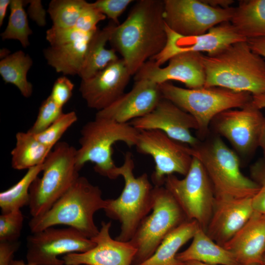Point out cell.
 <instances>
[{
    "label": "cell",
    "instance_id": "1",
    "mask_svg": "<svg viewBox=\"0 0 265 265\" xmlns=\"http://www.w3.org/2000/svg\"><path fill=\"white\" fill-rule=\"evenodd\" d=\"M163 10V0H138L126 20L113 30L109 42L132 75L166 45Z\"/></svg>",
    "mask_w": 265,
    "mask_h": 265
},
{
    "label": "cell",
    "instance_id": "2",
    "mask_svg": "<svg viewBox=\"0 0 265 265\" xmlns=\"http://www.w3.org/2000/svg\"><path fill=\"white\" fill-rule=\"evenodd\" d=\"M205 87L217 86L252 95L265 93V59L246 41L237 42L213 55H204Z\"/></svg>",
    "mask_w": 265,
    "mask_h": 265
},
{
    "label": "cell",
    "instance_id": "3",
    "mask_svg": "<svg viewBox=\"0 0 265 265\" xmlns=\"http://www.w3.org/2000/svg\"><path fill=\"white\" fill-rule=\"evenodd\" d=\"M105 205L101 189L85 177L79 176L48 211L31 218L29 228L32 233L63 225L75 228L91 238L99 231L94 221V214L104 210Z\"/></svg>",
    "mask_w": 265,
    "mask_h": 265
},
{
    "label": "cell",
    "instance_id": "4",
    "mask_svg": "<svg viewBox=\"0 0 265 265\" xmlns=\"http://www.w3.org/2000/svg\"><path fill=\"white\" fill-rule=\"evenodd\" d=\"M191 148L206 171L216 200L252 198L259 190L257 184L241 172L237 153L220 136L216 134Z\"/></svg>",
    "mask_w": 265,
    "mask_h": 265
},
{
    "label": "cell",
    "instance_id": "5",
    "mask_svg": "<svg viewBox=\"0 0 265 265\" xmlns=\"http://www.w3.org/2000/svg\"><path fill=\"white\" fill-rule=\"evenodd\" d=\"M134 160L127 152L123 164L116 169V174L124 181L123 189L116 199H106L104 211L106 215L121 223L120 232L115 239L128 241L133 237L143 219L152 210L153 188L146 173L135 177Z\"/></svg>",
    "mask_w": 265,
    "mask_h": 265
},
{
    "label": "cell",
    "instance_id": "6",
    "mask_svg": "<svg viewBox=\"0 0 265 265\" xmlns=\"http://www.w3.org/2000/svg\"><path fill=\"white\" fill-rule=\"evenodd\" d=\"M139 132L129 123L95 117L80 131V147L76 157L77 169L80 171L86 163L91 162L97 173L110 179H116L117 166L112 159V146L122 141L129 147L135 146Z\"/></svg>",
    "mask_w": 265,
    "mask_h": 265
},
{
    "label": "cell",
    "instance_id": "7",
    "mask_svg": "<svg viewBox=\"0 0 265 265\" xmlns=\"http://www.w3.org/2000/svg\"><path fill=\"white\" fill-rule=\"evenodd\" d=\"M162 98L168 100L192 115L198 125V136L205 138L211 123L220 113L230 109L243 107L250 103L252 95L217 87L184 88L172 83L159 84Z\"/></svg>",
    "mask_w": 265,
    "mask_h": 265
},
{
    "label": "cell",
    "instance_id": "8",
    "mask_svg": "<svg viewBox=\"0 0 265 265\" xmlns=\"http://www.w3.org/2000/svg\"><path fill=\"white\" fill-rule=\"evenodd\" d=\"M77 149L66 142H58L44 162L43 174L29 188V212L32 217L47 211L79 177L76 167Z\"/></svg>",
    "mask_w": 265,
    "mask_h": 265
},
{
    "label": "cell",
    "instance_id": "9",
    "mask_svg": "<svg viewBox=\"0 0 265 265\" xmlns=\"http://www.w3.org/2000/svg\"><path fill=\"white\" fill-rule=\"evenodd\" d=\"M152 212L141 221L129 241L137 249L132 265L151 257L165 237L187 220L170 192L163 186H154Z\"/></svg>",
    "mask_w": 265,
    "mask_h": 265
},
{
    "label": "cell",
    "instance_id": "10",
    "mask_svg": "<svg viewBox=\"0 0 265 265\" xmlns=\"http://www.w3.org/2000/svg\"><path fill=\"white\" fill-rule=\"evenodd\" d=\"M164 186L182 210L187 219L195 220L205 231L215 203L213 189L201 161L193 157L183 179L173 174L166 177Z\"/></svg>",
    "mask_w": 265,
    "mask_h": 265
},
{
    "label": "cell",
    "instance_id": "11",
    "mask_svg": "<svg viewBox=\"0 0 265 265\" xmlns=\"http://www.w3.org/2000/svg\"><path fill=\"white\" fill-rule=\"evenodd\" d=\"M135 146L138 152L149 155L154 159L151 181L154 186H163L166 177L174 173L185 176L192 162L191 147L160 130L139 131Z\"/></svg>",
    "mask_w": 265,
    "mask_h": 265
},
{
    "label": "cell",
    "instance_id": "12",
    "mask_svg": "<svg viewBox=\"0 0 265 265\" xmlns=\"http://www.w3.org/2000/svg\"><path fill=\"white\" fill-rule=\"evenodd\" d=\"M96 245L77 229L50 227L26 238V263L34 265H64L60 255L83 253Z\"/></svg>",
    "mask_w": 265,
    "mask_h": 265
},
{
    "label": "cell",
    "instance_id": "13",
    "mask_svg": "<svg viewBox=\"0 0 265 265\" xmlns=\"http://www.w3.org/2000/svg\"><path fill=\"white\" fill-rule=\"evenodd\" d=\"M163 18L173 31L183 36L204 34L212 27L230 22L234 7H212L203 0H164Z\"/></svg>",
    "mask_w": 265,
    "mask_h": 265
},
{
    "label": "cell",
    "instance_id": "14",
    "mask_svg": "<svg viewBox=\"0 0 265 265\" xmlns=\"http://www.w3.org/2000/svg\"><path fill=\"white\" fill-rule=\"evenodd\" d=\"M265 117L252 101L239 109L225 110L216 116L210 126L215 134L225 138L242 156H249L259 147Z\"/></svg>",
    "mask_w": 265,
    "mask_h": 265
},
{
    "label": "cell",
    "instance_id": "15",
    "mask_svg": "<svg viewBox=\"0 0 265 265\" xmlns=\"http://www.w3.org/2000/svg\"><path fill=\"white\" fill-rule=\"evenodd\" d=\"M167 41L163 49L149 60L161 66L174 55L183 52H206L211 55L229 45L246 41L240 35L230 22L219 24L207 32L198 35L183 36L170 29L165 24Z\"/></svg>",
    "mask_w": 265,
    "mask_h": 265
},
{
    "label": "cell",
    "instance_id": "16",
    "mask_svg": "<svg viewBox=\"0 0 265 265\" xmlns=\"http://www.w3.org/2000/svg\"><path fill=\"white\" fill-rule=\"evenodd\" d=\"M129 123L139 131L158 130L171 138L191 148L201 142L191 130H198L194 118L171 101L162 98L148 114Z\"/></svg>",
    "mask_w": 265,
    "mask_h": 265
},
{
    "label": "cell",
    "instance_id": "17",
    "mask_svg": "<svg viewBox=\"0 0 265 265\" xmlns=\"http://www.w3.org/2000/svg\"><path fill=\"white\" fill-rule=\"evenodd\" d=\"M202 56L201 53H181L171 57L164 67L148 60L134 75V80L146 79L158 84L176 80L184 83L187 88L203 87L206 73Z\"/></svg>",
    "mask_w": 265,
    "mask_h": 265
},
{
    "label": "cell",
    "instance_id": "18",
    "mask_svg": "<svg viewBox=\"0 0 265 265\" xmlns=\"http://www.w3.org/2000/svg\"><path fill=\"white\" fill-rule=\"evenodd\" d=\"M131 76L124 60L119 58L92 77L81 80L79 90L87 106L98 111L124 93Z\"/></svg>",
    "mask_w": 265,
    "mask_h": 265
},
{
    "label": "cell",
    "instance_id": "19",
    "mask_svg": "<svg viewBox=\"0 0 265 265\" xmlns=\"http://www.w3.org/2000/svg\"><path fill=\"white\" fill-rule=\"evenodd\" d=\"M111 225L110 221H102L98 233L91 238L96 245L85 252L63 256L64 265H132L136 248L129 241L113 239Z\"/></svg>",
    "mask_w": 265,
    "mask_h": 265
},
{
    "label": "cell",
    "instance_id": "20",
    "mask_svg": "<svg viewBox=\"0 0 265 265\" xmlns=\"http://www.w3.org/2000/svg\"><path fill=\"white\" fill-rule=\"evenodd\" d=\"M162 99L159 84L146 79L135 80L129 92L97 111L96 117L128 123L150 113Z\"/></svg>",
    "mask_w": 265,
    "mask_h": 265
},
{
    "label": "cell",
    "instance_id": "21",
    "mask_svg": "<svg viewBox=\"0 0 265 265\" xmlns=\"http://www.w3.org/2000/svg\"><path fill=\"white\" fill-rule=\"evenodd\" d=\"M254 212L252 198L215 200L207 234L223 246L245 224Z\"/></svg>",
    "mask_w": 265,
    "mask_h": 265
},
{
    "label": "cell",
    "instance_id": "22",
    "mask_svg": "<svg viewBox=\"0 0 265 265\" xmlns=\"http://www.w3.org/2000/svg\"><path fill=\"white\" fill-rule=\"evenodd\" d=\"M240 265H264L265 213L254 211L250 218L223 246Z\"/></svg>",
    "mask_w": 265,
    "mask_h": 265
},
{
    "label": "cell",
    "instance_id": "23",
    "mask_svg": "<svg viewBox=\"0 0 265 265\" xmlns=\"http://www.w3.org/2000/svg\"><path fill=\"white\" fill-rule=\"evenodd\" d=\"M176 258L183 263L196 261L209 265H240L231 252L213 241L201 227L191 244L178 253Z\"/></svg>",
    "mask_w": 265,
    "mask_h": 265
},
{
    "label": "cell",
    "instance_id": "24",
    "mask_svg": "<svg viewBox=\"0 0 265 265\" xmlns=\"http://www.w3.org/2000/svg\"><path fill=\"white\" fill-rule=\"evenodd\" d=\"M96 31L75 41L59 46H50L44 49L43 53L48 64L57 72L64 75H79L89 42Z\"/></svg>",
    "mask_w": 265,
    "mask_h": 265
},
{
    "label": "cell",
    "instance_id": "25",
    "mask_svg": "<svg viewBox=\"0 0 265 265\" xmlns=\"http://www.w3.org/2000/svg\"><path fill=\"white\" fill-rule=\"evenodd\" d=\"M110 21L102 29L94 32L89 42L84 60L79 74L81 80L88 79L104 69L108 64L119 59L113 49H107L106 45L109 41L117 26Z\"/></svg>",
    "mask_w": 265,
    "mask_h": 265
},
{
    "label": "cell",
    "instance_id": "26",
    "mask_svg": "<svg viewBox=\"0 0 265 265\" xmlns=\"http://www.w3.org/2000/svg\"><path fill=\"white\" fill-rule=\"evenodd\" d=\"M200 227L195 220L186 221L165 237L151 257L137 265H184L177 259V252Z\"/></svg>",
    "mask_w": 265,
    "mask_h": 265
},
{
    "label": "cell",
    "instance_id": "27",
    "mask_svg": "<svg viewBox=\"0 0 265 265\" xmlns=\"http://www.w3.org/2000/svg\"><path fill=\"white\" fill-rule=\"evenodd\" d=\"M230 23L246 40L265 37V0H240Z\"/></svg>",
    "mask_w": 265,
    "mask_h": 265
},
{
    "label": "cell",
    "instance_id": "28",
    "mask_svg": "<svg viewBox=\"0 0 265 265\" xmlns=\"http://www.w3.org/2000/svg\"><path fill=\"white\" fill-rule=\"evenodd\" d=\"M16 141L15 147L11 152V165L14 169H28L42 164L52 151L28 131L18 132Z\"/></svg>",
    "mask_w": 265,
    "mask_h": 265
},
{
    "label": "cell",
    "instance_id": "29",
    "mask_svg": "<svg viewBox=\"0 0 265 265\" xmlns=\"http://www.w3.org/2000/svg\"><path fill=\"white\" fill-rule=\"evenodd\" d=\"M33 64L30 56L19 50L0 61V74L6 83L16 86L25 98L30 97L33 85L27 79L28 71Z\"/></svg>",
    "mask_w": 265,
    "mask_h": 265
},
{
    "label": "cell",
    "instance_id": "30",
    "mask_svg": "<svg viewBox=\"0 0 265 265\" xmlns=\"http://www.w3.org/2000/svg\"><path fill=\"white\" fill-rule=\"evenodd\" d=\"M44 163L27 169L16 184L0 193L1 213L19 210L29 203V188L34 180L43 171Z\"/></svg>",
    "mask_w": 265,
    "mask_h": 265
},
{
    "label": "cell",
    "instance_id": "31",
    "mask_svg": "<svg viewBox=\"0 0 265 265\" xmlns=\"http://www.w3.org/2000/svg\"><path fill=\"white\" fill-rule=\"evenodd\" d=\"M25 0H11L10 4V13L8 24L0 34L1 39L18 40L24 48L29 46L28 37L32 34L27 14L24 9Z\"/></svg>",
    "mask_w": 265,
    "mask_h": 265
},
{
    "label": "cell",
    "instance_id": "32",
    "mask_svg": "<svg viewBox=\"0 0 265 265\" xmlns=\"http://www.w3.org/2000/svg\"><path fill=\"white\" fill-rule=\"evenodd\" d=\"M84 0H52L47 10L53 26L60 28L75 27L87 3Z\"/></svg>",
    "mask_w": 265,
    "mask_h": 265
},
{
    "label": "cell",
    "instance_id": "33",
    "mask_svg": "<svg viewBox=\"0 0 265 265\" xmlns=\"http://www.w3.org/2000/svg\"><path fill=\"white\" fill-rule=\"evenodd\" d=\"M78 120L76 113H63L59 118L43 132L34 134L45 146L52 149L66 131Z\"/></svg>",
    "mask_w": 265,
    "mask_h": 265
},
{
    "label": "cell",
    "instance_id": "34",
    "mask_svg": "<svg viewBox=\"0 0 265 265\" xmlns=\"http://www.w3.org/2000/svg\"><path fill=\"white\" fill-rule=\"evenodd\" d=\"M63 113L62 107L57 106L49 95L42 102L36 119L28 131L33 134L43 132Z\"/></svg>",
    "mask_w": 265,
    "mask_h": 265
},
{
    "label": "cell",
    "instance_id": "35",
    "mask_svg": "<svg viewBox=\"0 0 265 265\" xmlns=\"http://www.w3.org/2000/svg\"><path fill=\"white\" fill-rule=\"evenodd\" d=\"M24 215L21 210L0 215V241H16L21 235Z\"/></svg>",
    "mask_w": 265,
    "mask_h": 265
},
{
    "label": "cell",
    "instance_id": "36",
    "mask_svg": "<svg viewBox=\"0 0 265 265\" xmlns=\"http://www.w3.org/2000/svg\"><path fill=\"white\" fill-rule=\"evenodd\" d=\"M251 179L257 184L259 189L252 197L254 210L265 213V159H259L250 168Z\"/></svg>",
    "mask_w": 265,
    "mask_h": 265
},
{
    "label": "cell",
    "instance_id": "37",
    "mask_svg": "<svg viewBox=\"0 0 265 265\" xmlns=\"http://www.w3.org/2000/svg\"><path fill=\"white\" fill-rule=\"evenodd\" d=\"M89 33L83 32L75 27L60 28L52 26L46 31V38L50 46H55L75 41Z\"/></svg>",
    "mask_w": 265,
    "mask_h": 265
},
{
    "label": "cell",
    "instance_id": "38",
    "mask_svg": "<svg viewBox=\"0 0 265 265\" xmlns=\"http://www.w3.org/2000/svg\"><path fill=\"white\" fill-rule=\"evenodd\" d=\"M106 17L100 12L93 4L87 2L78 19L75 27L85 33L96 31L97 24Z\"/></svg>",
    "mask_w": 265,
    "mask_h": 265
},
{
    "label": "cell",
    "instance_id": "39",
    "mask_svg": "<svg viewBox=\"0 0 265 265\" xmlns=\"http://www.w3.org/2000/svg\"><path fill=\"white\" fill-rule=\"evenodd\" d=\"M132 1V0H97L92 3L110 21L118 25L119 17Z\"/></svg>",
    "mask_w": 265,
    "mask_h": 265
},
{
    "label": "cell",
    "instance_id": "40",
    "mask_svg": "<svg viewBox=\"0 0 265 265\" xmlns=\"http://www.w3.org/2000/svg\"><path fill=\"white\" fill-rule=\"evenodd\" d=\"M74 84L67 77L61 76L54 81L50 96L59 106L62 107L73 94Z\"/></svg>",
    "mask_w": 265,
    "mask_h": 265
},
{
    "label": "cell",
    "instance_id": "41",
    "mask_svg": "<svg viewBox=\"0 0 265 265\" xmlns=\"http://www.w3.org/2000/svg\"><path fill=\"white\" fill-rule=\"evenodd\" d=\"M25 5H28L27 12L30 18L40 26L46 25V12L40 0H25Z\"/></svg>",
    "mask_w": 265,
    "mask_h": 265
},
{
    "label": "cell",
    "instance_id": "42",
    "mask_svg": "<svg viewBox=\"0 0 265 265\" xmlns=\"http://www.w3.org/2000/svg\"><path fill=\"white\" fill-rule=\"evenodd\" d=\"M20 246L18 241H0V265H10Z\"/></svg>",
    "mask_w": 265,
    "mask_h": 265
},
{
    "label": "cell",
    "instance_id": "43",
    "mask_svg": "<svg viewBox=\"0 0 265 265\" xmlns=\"http://www.w3.org/2000/svg\"><path fill=\"white\" fill-rule=\"evenodd\" d=\"M247 41L254 52L265 59V37L249 39Z\"/></svg>",
    "mask_w": 265,
    "mask_h": 265
},
{
    "label": "cell",
    "instance_id": "44",
    "mask_svg": "<svg viewBox=\"0 0 265 265\" xmlns=\"http://www.w3.org/2000/svg\"><path fill=\"white\" fill-rule=\"evenodd\" d=\"M208 5L214 7L222 8H227L231 6L234 2L232 0H203Z\"/></svg>",
    "mask_w": 265,
    "mask_h": 265
},
{
    "label": "cell",
    "instance_id": "45",
    "mask_svg": "<svg viewBox=\"0 0 265 265\" xmlns=\"http://www.w3.org/2000/svg\"><path fill=\"white\" fill-rule=\"evenodd\" d=\"M252 103L260 109L265 108V93L252 95Z\"/></svg>",
    "mask_w": 265,
    "mask_h": 265
},
{
    "label": "cell",
    "instance_id": "46",
    "mask_svg": "<svg viewBox=\"0 0 265 265\" xmlns=\"http://www.w3.org/2000/svg\"><path fill=\"white\" fill-rule=\"evenodd\" d=\"M11 0H0V26H2L8 7Z\"/></svg>",
    "mask_w": 265,
    "mask_h": 265
},
{
    "label": "cell",
    "instance_id": "47",
    "mask_svg": "<svg viewBox=\"0 0 265 265\" xmlns=\"http://www.w3.org/2000/svg\"><path fill=\"white\" fill-rule=\"evenodd\" d=\"M259 147H260L262 150L264 155V159H265V120L264 123L259 137Z\"/></svg>",
    "mask_w": 265,
    "mask_h": 265
},
{
    "label": "cell",
    "instance_id": "48",
    "mask_svg": "<svg viewBox=\"0 0 265 265\" xmlns=\"http://www.w3.org/2000/svg\"><path fill=\"white\" fill-rule=\"evenodd\" d=\"M10 53V51L6 48H2L0 50V57L1 59L5 58L8 56Z\"/></svg>",
    "mask_w": 265,
    "mask_h": 265
},
{
    "label": "cell",
    "instance_id": "49",
    "mask_svg": "<svg viewBox=\"0 0 265 265\" xmlns=\"http://www.w3.org/2000/svg\"><path fill=\"white\" fill-rule=\"evenodd\" d=\"M10 265H34L25 263L22 260H13Z\"/></svg>",
    "mask_w": 265,
    "mask_h": 265
},
{
    "label": "cell",
    "instance_id": "50",
    "mask_svg": "<svg viewBox=\"0 0 265 265\" xmlns=\"http://www.w3.org/2000/svg\"><path fill=\"white\" fill-rule=\"evenodd\" d=\"M184 265H209L205 264L201 262H196V261H190L184 263Z\"/></svg>",
    "mask_w": 265,
    "mask_h": 265
},
{
    "label": "cell",
    "instance_id": "51",
    "mask_svg": "<svg viewBox=\"0 0 265 265\" xmlns=\"http://www.w3.org/2000/svg\"><path fill=\"white\" fill-rule=\"evenodd\" d=\"M263 264L264 265H265V254L264 255V258H263Z\"/></svg>",
    "mask_w": 265,
    "mask_h": 265
}]
</instances>
